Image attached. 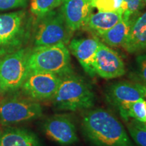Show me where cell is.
I'll return each mask as SVG.
<instances>
[{"mask_svg":"<svg viewBox=\"0 0 146 146\" xmlns=\"http://www.w3.org/2000/svg\"><path fill=\"white\" fill-rule=\"evenodd\" d=\"M43 127L45 135L61 145H72L78 141L75 125L67 115L51 116L45 120Z\"/></svg>","mask_w":146,"mask_h":146,"instance_id":"cell-10","label":"cell"},{"mask_svg":"<svg viewBox=\"0 0 146 146\" xmlns=\"http://www.w3.org/2000/svg\"><path fill=\"white\" fill-rule=\"evenodd\" d=\"M70 50L64 44L35 47L29 51V70L53 73L60 76L73 73Z\"/></svg>","mask_w":146,"mask_h":146,"instance_id":"cell-3","label":"cell"},{"mask_svg":"<svg viewBox=\"0 0 146 146\" xmlns=\"http://www.w3.org/2000/svg\"><path fill=\"white\" fill-rule=\"evenodd\" d=\"M142 124H143V127H145V129H146V123H142Z\"/></svg>","mask_w":146,"mask_h":146,"instance_id":"cell-26","label":"cell"},{"mask_svg":"<svg viewBox=\"0 0 146 146\" xmlns=\"http://www.w3.org/2000/svg\"><path fill=\"white\" fill-rule=\"evenodd\" d=\"M123 18L120 22L114 25L104 33L98 37L102 40L104 43L110 47L123 46L127 39L133 19Z\"/></svg>","mask_w":146,"mask_h":146,"instance_id":"cell-17","label":"cell"},{"mask_svg":"<svg viewBox=\"0 0 146 146\" xmlns=\"http://www.w3.org/2000/svg\"><path fill=\"white\" fill-rule=\"evenodd\" d=\"M1 87H0V95H1Z\"/></svg>","mask_w":146,"mask_h":146,"instance_id":"cell-28","label":"cell"},{"mask_svg":"<svg viewBox=\"0 0 146 146\" xmlns=\"http://www.w3.org/2000/svg\"><path fill=\"white\" fill-rule=\"evenodd\" d=\"M122 47L131 54L146 50V12L133 18L129 35Z\"/></svg>","mask_w":146,"mask_h":146,"instance_id":"cell-14","label":"cell"},{"mask_svg":"<svg viewBox=\"0 0 146 146\" xmlns=\"http://www.w3.org/2000/svg\"><path fill=\"white\" fill-rule=\"evenodd\" d=\"M28 0H0V11L24 8Z\"/></svg>","mask_w":146,"mask_h":146,"instance_id":"cell-23","label":"cell"},{"mask_svg":"<svg viewBox=\"0 0 146 146\" xmlns=\"http://www.w3.org/2000/svg\"><path fill=\"white\" fill-rule=\"evenodd\" d=\"M82 129L85 137L95 146H135L122 123L104 109L85 112Z\"/></svg>","mask_w":146,"mask_h":146,"instance_id":"cell-1","label":"cell"},{"mask_svg":"<svg viewBox=\"0 0 146 146\" xmlns=\"http://www.w3.org/2000/svg\"><path fill=\"white\" fill-rule=\"evenodd\" d=\"M53 104L61 110L77 111L94 106L95 94L92 87L81 76L71 73L62 81L52 98Z\"/></svg>","mask_w":146,"mask_h":146,"instance_id":"cell-2","label":"cell"},{"mask_svg":"<svg viewBox=\"0 0 146 146\" xmlns=\"http://www.w3.org/2000/svg\"><path fill=\"white\" fill-rule=\"evenodd\" d=\"M143 2L145 3H146V0H143Z\"/></svg>","mask_w":146,"mask_h":146,"instance_id":"cell-29","label":"cell"},{"mask_svg":"<svg viewBox=\"0 0 146 146\" xmlns=\"http://www.w3.org/2000/svg\"><path fill=\"white\" fill-rule=\"evenodd\" d=\"M93 7L105 12H120L123 14V0H92Z\"/></svg>","mask_w":146,"mask_h":146,"instance_id":"cell-21","label":"cell"},{"mask_svg":"<svg viewBox=\"0 0 146 146\" xmlns=\"http://www.w3.org/2000/svg\"><path fill=\"white\" fill-rule=\"evenodd\" d=\"M123 18V14L120 12H98L91 13L83 29L99 36L116 25Z\"/></svg>","mask_w":146,"mask_h":146,"instance_id":"cell-16","label":"cell"},{"mask_svg":"<svg viewBox=\"0 0 146 146\" xmlns=\"http://www.w3.org/2000/svg\"><path fill=\"white\" fill-rule=\"evenodd\" d=\"M106 98L118 110L133 102L144 100L140 84L120 81L112 84L106 91Z\"/></svg>","mask_w":146,"mask_h":146,"instance_id":"cell-11","label":"cell"},{"mask_svg":"<svg viewBox=\"0 0 146 146\" xmlns=\"http://www.w3.org/2000/svg\"><path fill=\"white\" fill-rule=\"evenodd\" d=\"M43 108L38 102L12 96L0 102V124L13 125L41 117Z\"/></svg>","mask_w":146,"mask_h":146,"instance_id":"cell-6","label":"cell"},{"mask_svg":"<svg viewBox=\"0 0 146 146\" xmlns=\"http://www.w3.org/2000/svg\"><path fill=\"white\" fill-rule=\"evenodd\" d=\"M29 51L20 49L0 60V87L2 92L17 91L23 86L30 73Z\"/></svg>","mask_w":146,"mask_h":146,"instance_id":"cell-5","label":"cell"},{"mask_svg":"<svg viewBox=\"0 0 146 146\" xmlns=\"http://www.w3.org/2000/svg\"><path fill=\"white\" fill-rule=\"evenodd\" d=\"M140 87H141V90L143 91L144 98H146V84L145 85H141V84H140Z\"/></svg>","mask_w":146,"mask_h":146,"instance_id":"cell-25","label":"cell"},{"mask_svg":"<svg viewBox=\"0 0 146 146\" xmlns=\"http://www.w3.org/2000/svg\"><path fill=\"white\" fill-rule=\"evenodd\" d=\"M100 43V41L97 37L73 39L69 42V50L91 77L96 75L94 62Z\"/></svg>","mask_w":146,"mask_h":146,"instance_id":"cell-12","label":"cell"},{"mask_svg":"<svg viewBox=\"0 0 146 146\" xmlns=\"http://www.w3.org/2000/svg\"><path fill=\"white\" fill-rule=\"evenodd\" d=\"M0 146H40L35 133L18 127H6L0 130Z\"/></svg>","mask_w":146,"mask_h":146,"instance_id":"cell-15","label":"cell"},{"mask_svg":"<svg viewBox=\"0 0 146 146\" xmlns=\"http://www.w3.org/2000/svg\"><path fill=\"white\" fill-rule=\"evenodd\" d=\"M27 33L26 13L23 11L0 14V50L18 47Z\"/></svg>","mask_w":146,"mask_h":146,"instance_id":"cell-7","label":"cell"},{"mask_svg":"<svg viewBox=\"0 0 146 146\" xmlns=\"http://www.w3.org/2000/svg\"><path fill=\"white\" fill-rule=\"evenodd\" d=\"M139 75L146 84V55H139L136 58Z\"/></svg>","mask_w":146,"mask_h":146,"instance_id":"cell-24","label":"cell"},{"mask_svg":"<svg viewBox=\"0 0 146 146\" xmlns=\"http://www.w3.org/2000/svg\"><path fill=\"white\" fill-rule=\"evenodd\" d=\"M145 113H146V101H145Z\"/></svg>","mask_w":146,"mask_h":146,"instance_id":"cell-27","label":"cell"},{"mask_svg":"<svg viewBox=\"0 0 146 146\" xmlns=\"http://www.w3.org/2000/svg\"><path fill=\"white\" fill-rule=\"evenodd\" d=\"M62 1L63 0H31L30 10L36 18L41 17L60 6Z\"/></svg>","mask_w":146,"mask_h":146,"instance_id":"cell-19","label":"cell"},{"mask_svg":"<svg viewBox=\"0 0 146 146\" xmlns=\"http://www.w3.org/2000/svg\"><path fill=\"white\" fill-rule=\"evenodd\" d=\"M36 18L34 33L35 46L66 45L70 41L73 31L67 25L61 9L52 10Z\"/></svg>","mask_w":146,"mask_h":146,"instance_id":"cell-4","label":"cell"},{"mask_svg":"<svg viewBox=\"0 0 146 146\" xmlns=\"http://www.w3.org/2000/svg\"><path fill=\"white\" fill-rule=\"evenodd\" d=\"M145 103V100H139L130 104L127 106L119 110L118 111L123 119L126 120L132 118L140 123H146Z\"/></svg>","mask_w":146,"mask_h":146,"instance_id":"cell-18","label":"cell"},{"mask_svg":"<svg viewBox=\"0 0 146 146\" xmlns=\"http://www.w3.org/2000/svg\"><path fill=\"white\" fill-rule=\"evenodd\" d=\"M62 81V76L53 73L31 71L24 82L25 94L35 101L52 100Z\"/></svg>","mask_w":146,"mask_h":146,"instance_id":"cell-8","label":"cell"},{"mask_svg":"<svg viewBox=\"0 0 146 146\" xmlns=\"http://www.w3.org/2000/svg\"><path fill=\"white\" fill-rule=\"evenodd\" d=\"M61 5L66 22L73 32L83 28L94 8L92 0H63Z\"/></svg>","mask_w":146,"mask_h":146,"instance_id":"cell-13","label":"cell"},{"mask_svg":"<svg viewBox=\"0 0 146 146\" xmlns=\"http://www.w3.org/2000/svg\"><path fill=\"white\" fill-rule=\"evenodd\" d=\"M96 74L104 79H112L125 74V65L117 52L100 41L94 62Z\"/></svg>","mask_w":146,"mask_h":146,"instance_id":"cell-9","label":"cell"},{"mask_svg":"<svg viewBox=\"0 0 146 146\" xmlns=\"http://www.w3.org/2000/svg\"><path fill=\"white\" fill-rule=\"evenodd\" d=\"M129 134L138 146H146V129L143 124L133 120L127 125Z\"/></svg>","mask_w":146,"mask_h":146,"instance_id":"cell-20","label":"cell"},{"mask_svg":"<svg viewBox=\"0 0 146 146\" xmlns=\"http://www.w3.org/2000/svg\"><path fill=\"white\" fill-rule=\"evenodd\" d=\"M144 5L143 0H123V18L132 19L136 17Z\"/></svg>","mask_w":146,"mask_h":146,"instance_id":"cell-22","label":"cell"}]
</instances>
